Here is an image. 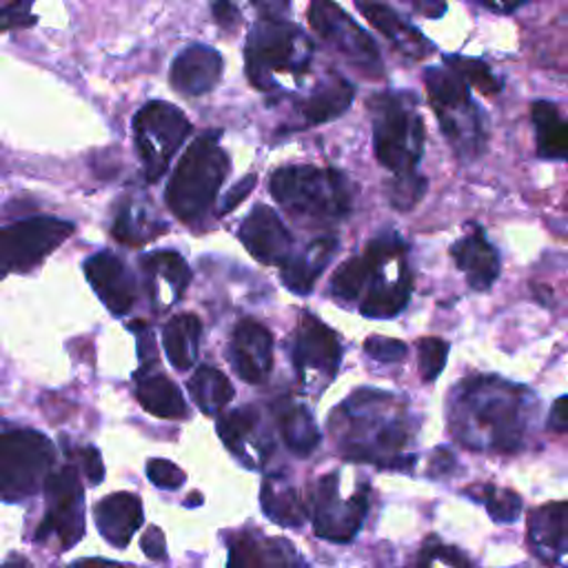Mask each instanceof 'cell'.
Instances as JSON below:
<instances>
[{
	"label": "cell",
	"mask_w": 568,
	"mask_h": 568,
	"mask_svg": "<svg viewBox=\"0 0 568 568\" xmlns=\"http://www.w3.org/2000/svg\"><path fill=\"white\" fill-rule=\"evenodd\" d=\"M449 418L469 449L513 453L526 429V393L495 378H473L457 389Z\"/></svg>",
	"instance_id": "1"
},
{
	"label": "cell",
	"mask_w": 568,
	"mask_h": 568,
	"mask_svg": "<svg viewBox=\"0 0 568 568\" xmlns=\"http://www.w3.org/2000/svg\"><path fill=\"white\" fill-rule=\"evenodd\" d=\"M332 431L345 457L356 462H376L380 466H398L402 449L411 440L409 411L393 396L360 389L345 400L334 413Z\"/></svg>",
	"instance_id": "2"
},
{
	"label": "cell",
	"mask_w": 568,
	"mask_h": 568,
	"mask_svg": "<svg viewBox=\"0 0 568 568\" xmlns=\"http://www.w3.org/2000/svg\"><path fill=\"white\" fill-rule=\"evenodd\" d=\"M220 132H207L189 145L165 191L171 213L196 227L209 215L218 191L231 169L229 156L218 145Z\"/></svg>",
	"instance_id": "3"
},
{
	"label": "cell",
	"mask_w": 568,
	"mask_h": 568,
	"mask_svg": "<svg viewBox=\"0 0 568 568\" xmlns=\"http://www.w3.org/2000/svg\"><path fill=\"white\" fill-rule=\"evenodd\" d=\"M271 196L298 220L332 224L349 215L354 187L345 173L312 165L284 167L271 178Z\"/></svg>",
	"instance_id": "4"
},
{
	"label": "cell",
	"mask_w": 568,
	"mask_h": 568,
	"mask_svg": "<svg viewBox=\"0 0 568 568\" xmlns=\"http://www.w3.org/2000/svg\"><path fill=\"white\" fill-rule=\"evenodd\" d=\"M314 45L294 23L282 17L262 19L246 41V78L260 92L280 87V76H305Z\"/></svg>",
	"instance_id": "5"
},
{
	"label": "cell",
	"mask_w": 568,
	"mask_h": 568,
	"mask_svg": "<svg viewBox=\"0 0 568 568\" xmlns=\"http://www.w3.org/2000/svg\"><path fill=\"white\" fill-rule=\"evenodd\" d=\"M374 114V143L380 165L400 176L416 173L427 134L422 116L404 96L380 94L369 101Z\"/></svg>",
	"instance_id": "6"
},
{
	"label": "cell",
	"mask_w": 568,
	"mask_h": 568,
	"mask_svg": "<svg viewBox=\"0 0 568 568\" xmlns=\"http://www.w3.org/2000/svg\"><path fill=\"white\" fill-rule=\"evenodd\" d=\"M54 462L56 449L39 431L17 429L0 435V499L23 502L41 493Z\"/></svg>",
	"instance_id": "7"
},
{
	"label": "cell",
	"mask_w": 568,
	"mask_h": 568,
	"mask_svg": "<svg viewBox=\"0 0 568 568\" xmlns=\"http://www.w3.org/2000/svg\"><path fill=\"white\" fill-rule=\"evenodd\" d=\"M424 85L442 132L457 154L464 158L477 156L484 145V125L471 101L469 85L451 67L427 70Z\"/></svg>",
	"instance_id": "8"
},
{
	"label": "cell",
	"mask_w": 568,
	"mask_h": 568,
	"mask_svg": "<svg viewBox=\"0 0 568 568\" xmlns=\"http://www.w3.org/2000/svg\"><path fill=\"white\" fill-rule=\"evenodd\" d=\"M407 246L391 233L367 244L365 260L369 266V280L362 292L360 314L367 318H393L398 316L411 298V275L407 266L391 275V266L404 262Z\"/></svg>",
	"instance_id": "9"
},
{
	"label": "cell",
	"mask_w": 568,
	"mask_h": 568,
	"mask_svg": "<svg viewBox=\"0 0 568 568\" xmlns=\"http://www.w3.org/2000/svg\"><path fill=\"white\" fill-rule=\"evenodd\" d=\"M191 136L189 118L165 101L147 103L134 118V140L145 178L156 182L169 169L180 145Z\"/></svg>",
	"instance_id": "10"
},
{
	"label": "cell",
	"mask_w": 568,
	"mask_h": 568,
	"mask_svg": "<svg viewBox=\"0 0 568 568\" xmlns=\"http://www.w3.org/2000/svg\"><path fill=\"white\" fill-rule=\"evenodd\" d=\"M48 513L34 535L39 544L50 537L61 541V550L74 548L85 535V491L74 464L54 471L45 482Z\"/></svg>",
	"instance_id": "11"
},
{
	"label": "cell",
	"mask_w": 568,
	"mask_h": 568,
	"mask_svg": "<svg viewBox=\"0 0 568 568\" xmlns=\"http://www.w3.org/2000/svg\"><path fill=\"white\" fill-rule=\"evenodd\" d=\"M72 233L74 224L59 218H30L8 224L0 229V269L32 271Z\"/></svg>",
	"instance_id": "12"
},
{
	"label": "cell",
	"mask_w": 568,
	"mask_h": 568,
	"mask_svg": "<svg viewBox=\"0 0 568 568\" xmlns=\"http://www.w3.org/2000/svg\"><path fill=\"white\" fill-rule=\"evenodd\" d=\"M309 23L343 59H347L367 78H382L385 65L378 45L360 30L338 6L312 3Z\"/></svg>",
	"instance_id": "13"
},
{
	"label": "cell",
	"mask_w": 568,
	"mask_h": 568,
	"mask_svg": "<svg viewBox=\"0 0 568 568\" xmlns=\"http://www.w3.org/2000/svg\"><path fill=\"white\" fill-rule=\"evenodd\" d=\"M292 360L305 387L325 389L338 374L343 347L338 334L312 314H303L294 334Z\"/></svg>",
	"instance_id": "14"
},
{
	"label": "cell",
	"mask_w": 568,
	"mask_h": 568,
	"mask_svg": "<svg viewBox=\"0 0 568 568\" xmlns=\"http://www.w3.org/2000/svg\"><path fill=\"white\" fill-rule=\"evenodd\" d=\"M369 511V488L362 486L349 499L340 497V477L338 473L325 475L314 491V526L316 535L347 544L351 541Z\"/></svg>",
	"instance_id": "15"
},
{
	"label": "cell",
	"mask_w": 568,
	"mask_h": 568,
	"mask_svg": "<svg viewBox=\"0 0 568 568\" xmlns=\"http://www.w3.org/2000/svg\"><path fill=\"white\" fill-rule=\"evenodd\" d=\"M240 240L246 251L262 264L284 266L294 257V235L280 215L264 204L253 207L240 227Z\"/></svg>",
	"instance_id": "16"
},
{
	"label": "cell",
	"mask_w": 568,
	"mask_h": 568,
	"mask_svg": "<svg viewBox=\"0 0 568 568\" xmlns=\"http://www.w3.org/2000/svg\"><path fill=\"white\" fill-rule=\"evenodd\" d=\"M85 275L103 305L114 314V316H125L134 309L136 298H138V287L132 271L127 264L109 253L101 251L92 255L85 262Z\"/></svg>",
	"instance_id": "17"
},
{
	"label": "cell",
	"mask_w": 568,
	"mask_h": 568,
	"mask_svg": "<svg viewBox=\"0 0 568 568\" xmlns=\"http://www.w3.org/2000/svg\"><path fill=\"white\" fill-rule=\"evenodd\" d=\"M140 269L145 273L147 294L156 314L167 312L178 303L191 280L189 264L176 251H154L140 257Z\"/></svg>",
	"instance_id": "18"
},
{
	"label": "cell",
	"mask_w": 568,
	"mask_h": 568,
	"mask_svg": "<svg viewBox=\"0 0 568 568\" xmlns=\"http://www.w3.org/2000/svg\"><path fill=\"white\" fill-rule=\"evenodd\" d=\"M229 360L235 374L249 382L260 385L273 369V338L266 327L255 320H242L233 329Z\"/></svg>",
	"instance_id": "19"
},
{
	"label": "cell",
	"mask_w": 568,
	"mask_h": 568,
	"mask_svg": "<svg viewBox=\"0 0 568 568\" xmlns=\"http://www.w3.org/2000/svg\"><path fill=\"white\" fill-rule=\"evenodd\" d=\"M222 76V59L207 45L185 50L171 65V85L185 96L211 92Z\"/></svg>",
	"instance_id": "20"
},
{
	"label": "cell",
	"mask_w": 568,
	"mask_h": 568,
	"mask_svg": "<svg viewBox=\"0 0 568 568\" xmlns=\"http://www.w3.org/2000/svg\"><path fill=\"white\" fill-rule=\"evenodd\" d=\"M94 519L101 535L116 548H127L134 533L143 526V502L134 493H114L101 499L94 508Z\"/></svg>",
	"instance_id": "21"
},
{
	"label": "cell",
	"mask_w": 568,
	"mask_h": 568,
	"mask_svg": "<svg viewBox=\"0 0 568 568\" xmlns=\"http://www.w3.org/2000/svg\"><path fill=\"white\" fill-rule=\"evenodd\" d=\"M451 255L455 257L460 271H464L466 282L475 292L491 290V284L499 275V255L493 244L486 240L482 229L464 235L460 242L453 244Z\"/></svg>",
	"instance_id": "22"
},
{
	"label": "cell",
	"mask_w": 568,
	"mask_h": 568,
	"mask_svg": "<svg viewBox=\"0 0 568 568\" xmlns=\"http://www.w3.org/2000/svg\"><path fill=\"white\" fill-rule=\"evenodd\" d=\"M528 541L533 553L546 561L557 564L566 553V504L553 502L535 508L528 515Z\"/></svg>",
	"instance_id": "23"
},
{
	"label": "cell",
	"mask_w": 568,
	"mask_h": 568,
	"mask_svg": "<svg viewBox=\"0 0 568 568\" xmlns=\"http://www.w3.org/2000/svg\"><path fill=\"white\" fill-rule=\"evenodd\" d=\"M358 10L402 54H407L411 59H427L435 50L433 43H429L413 25L404 23L391 8L378 6V3H358Z\"/></svg>",
	"instance_id": "24"
},
{
	"label": "cell",
	"mask_w": 568,
	"mask_h": 568,
	"mask_svg": "<svg viewBox=\"0 0 568 568\" xmlns=\"http://www.w3.org/2000/svg\"><path fill=\"white\" fill-rule=\"evenodd\" d=\"M136 382L138 402L147 413L165 420H185L189 416L182 393L162 371H138Z\"/></svg>",
	"instance_id": "25"
},
{
	"label": "cell",
	"mask_w": 568,
	"mask_h": 568,
	"mask_svg": "<svg viewBox=\"0 0 568 568\" xmlns=\"http://www.w3.org/2000/svg\"><path fill=\"white\" fill-rule=\"evenodd\" d=\"M336 249H338L336 238H320L312 242L301 255H294L287 264L282 266V282L287 284L294 294L307 296L314 290L318 275L332 262Z\"/></svg>",
	"instance_id": "26"
},
{
	"label": "cell",
	"mask_w": 568,
	"mask_h": 568,
	"mask_svg": "<svg viewBox=\"0 0 568 568\" xmlns=\"http://www.w3.org/2000/svg\"><path fill=\"white\" fill-rule=\"evenodd\" d=\"M354 85L340 74H329L309 98L301 103V114L309 125H323L345 114L354 101Z\"/></svg>",
	"instance_id": "27"
},
{
	"label": "cell",
	"mask_w": 568,
	"mask_h": 568,
	"mask_svg": "<svg viewBox=\"0 0 568 568\" xmlns=\"http://www.w3.org/2000/svg\"><path fill=\"white\" fill-rule=\"evenodd\" d=\"M280 435L287 449L301 457L312 455L320 444V431L307 407L294 402H280L275 407Z\"/></svg>",
	"instance_id": "28"
},
{
	"label": "cell",
	"mask_w": 568,
	"mask_h": 568,
	"mask_svg": "<svg viewBox=\"0 0 568 568\" xmlns=\"http://www.w3.org/2000/svg\"><path fill=\"white\" fill-rule=\"evenodd\" d=\"M202 323L193 314H180L171 318L162 329V347L169 362L178 371H189L196 365L200 351Z\"/></svg>",
	"instance_id": "29"
},
{
	"label": "cell",
	"mask_w": 568,
	"mask_h": 568,
	"mask_svg": "<svg viewBox=\"0 0 568 568\" xmlns=\"http://www.w3.org/2000/svg\"><path fill=\"white\" fill-rule=\"evenodd\" d=\"M530 118L537 134V154L548 160H566L568 156V127L557 105L537 101L530 105Z\"/></svg>",
	"instance_id": "30"
},
{
	"label": "cell",
	"mask_w": 568,
	"mask_h": 568,
	"mask_svg": "<svg viewBox=\"0 0 568 568\" xmlns=\"http://www.w3.org/2000/svg\"><path fill=\"white\" fill-rule=\"evenodd\" d=\"M260 429V411L255 407H240L218 418V435L227 444L229 451H233L238 457L244 460V464L251 466L249 460V446H257L255 433Z\"/></svg>",
	"instance_id": "31"
},
{
	"label": "cell",
	"mask_w": 568,
	"mask_h": 568,
	"mask_svg": "<svg viewBox=\"0 0 568 568\" xmlns=\"http://www.w3.org/2000/svg\"><path fill=\"white\" fill-rule=\"evenodd\" d=\"M187 389L196 407L204 416H213L222 411L233 400V385L229 382V378L222 371L207 365L196 369V374L187 382Z\"/></svg>",
	"instance_id": "32"
},
{
	"label": "cell",
	"mask_w": 568,
	"mask_h": 568,
	"mask_svg": "<svg viewBox=\"0 0 568 568\" xmlns=\"http://www.w3.org/2000/svg\"><path fill=\"white\" fill-rule=\"evenodd\" d=\"M262 511L282 526H301L307 517V508L296 488L273 477L262 484Z\"/></svg>",
	"instance_id": "33"
},
{
	"label": "cell",
	"mask_w": 568,
	"mask_h": 568,
	"mask_svg": "<svg viewBox=\"0 0 568 568\" xmlns=\"http://www.w3.org/2000/svg\"><path fill=\"white\" fill-rule=\"evenodd\" d=\"M165 224H158L151 220V215L136 202H125V207L118 211L116 222H114V238L132 244V246H143L149 240H154L162 231Z\"/></svg>",
	"instance_id": "34"
},
{
	"label": "cell",
	"mask_w": 568,
	"mask_h": 568,
	"mask_svg": "<svg viewBox=\"0 0 568 568\" xmlns=\"http://www.w3.org/2000/svg\"><path fill=\"white\" fill-rule=\"evenodd\" d=\"M369 280V266L362 255L347 260L332 280V294L340 301H356L362 296Z\"/></svg>",
	"instance_id": "35"
},
{
	"label": "cell",
	"mask_w": 568,
	"mask_h": 568,
	"mask_svg": "<svg viewBox=\"0 0 568 568\" xmlns=\"http://www.w3.org/2000/svg\"><path fill=\"white\" fill-rule=\"evenodd\" d=\"M475 499H482L486 504L488 515L499 524L515 522L522 513V497L511 488L480 486V493Z\"/></svg>",
	"instance_id": "36"
},
{
	"label": "cell",
	"mask_w": 568,
	"mask_h": 568,
	"mask_svg": "<svg viewBox=\"0 0 568 568\" xmlns=\"http://www.w3.org/2000/svg\"><path fill=\"white\" fill-rule=\"evenodd\" d=\"M260 568H309L290 539L271 537L260 541Z\"/></svg>",
	"instance_id": "37"
},
{
	"label": "cell",
	"mask_w": 568,
	"mask_h": 568,
	"mask_svg": "<svg viewBox=\"0 0 568 568\" xmlns=\"http://www.w3.org/2000/svg\"><path fill=\"white\" fill-rule=\"evenodd\" d=\"M446 67H451L466 85H473L475 90H482L484 94H497L499 92L497 78L491 74V70L482 61L451 56V59H446Z\"/></svg>",
	"instance_id": "38"
},
{
	"label": "cell",
	"mask_w": 568,
	"mask_h": 568,
	"mask_svg": "<svg viewBox=\"0 0 568 568\" xmlns=\"http://www.w3.org/2000/svg\"><path fill=\"white\" fill-rule=\"evenodd\" d=\"M446 356H449V343L440 340V338H422L418 343V367L424 380H435L444 365H446Z\"/></svg>",
	"instance_id": "39"
},
{
	"label": "cell",
	"mask_w": 568,
	"mask_h": 568,
	"mask_svg": "<svg viewBox=\"0 0 568 568\" xmlns=\"http://www.w3.org/2000/svg\"><path fill=\"white\" fill-rule=\"evenodd\" d=\"M427 191V180L418 173H411V176H400V178H393V185L389 189V200L396 209H413L422 193Z\"/></svg>",
	"instance_id": "40"
},
{
	"label": "cell",
	"mask_w": 568,
	"mask_h": 568,
	"mask_svg": "<svg viewBox=\"0 0 568 568\" xmlns=\"http://www.w3.org/2000/svg\"><path fill=\"white\" fill-rule=\"evenodd\" d=\"M227 568H260V541L251 533H235L229 537Z\"/></svg>",
	"instance_id": "41"
},
{
	"label": "cell",
	"mask_w": 568,
	"mask_h": 568,
	"mask_svg": "<svg viewBox=\"0 0 568 568\" xmlns=\"http://www.w3.org/2000/svg\"><path fill=\"white\" fill-rule=\"evenodd\" d=\"M365 351L385 365L402 362L407 358V345L396 338H382V336H369L365 340Z\"/></svg>",
	"instance_id": "42"
},
{
	"label": "cell",
	"mask_w": 568,
	"mask_h": 568,
	"mask_svg": "<svg viewBox=\"0 0 568 568\" xmlns=\"http://www.w3.org/2000/svg\"><path fill=\"white\" fill-rule=\"evenodd\" d=\"M147 477L165 491H173L178 486L185 484V471L178 469L173 462L169 460H149L147 464Z\"/></svg>",
	"instance_id": "43"
},
{
	"label": "cell",
	"mask_w": 568,
	"mask_h": 568,
	"mask_svg": "<svg viewBox=\"0 0 568 568\" xmlns=\"http://www.w3.org/2000/svg\"><path fill=\"white\" fill-rule=\"evenodd\" d=\"M36 17L32 14V3H14L0 8V32H17L36 25Z\"/></svg>",
	"instance_id": "44"
},
{
	"label": "cell",
	"mask_w": 568,
	"mask_h": 568,
	"mask_svg": "<svg viewBox=\"0 0 568 568\" xmlns=\"http://www.w3.org/2000/svg\"><path fill=\"white\" fill-rule=\"evenodd\" d=\"M78 460H81V466H83V473L87 475L90 484H101L103 477H105V466H103V457L98 453V449L94 446H85L78 451Z\"/></svg>",
	"instance_id": "45"
},
{
	"label": "cell",
	"mask_w": 568,
	"mask_h": 568,
	"mask_svg": "<svg viewBox=\"0 0 568 568\" xmlns=\"http://www.w3.org/2000/svg\"><path fill=\"white\" fill-rule=\"evenodd\" d=\"M145 555L149 559H165L167 557V541H165V533L158 526H149L143 535L140 541Z\"/></svg>",
	"instance_id": "46"
},
{
	"label": "cell",
	"mask_w": 568,
	"mask_h": 568,
	"mask_svg": "<svg viewBox=\"0 0 568 568\" xmlns=\"http://www.w3.org/2000/svg\"><path fill=\"white\" fill-rule=\"evenodd\" d=\"M255 182H257V178H255V173H249V176H244L229 193H227V198H224V204H222V213H227V211H231V209H235L253 189H255Z\"/></svg>",
	"instance_id": "47"
},
{
	"label": "cell",
	"mask_w": 568,
	"mask_h": 568,
	"mask_svg": "<svg viewBox=\"0 0 568 568\" xmlns=\"http://www.w3.org/2000/svg\"><path fill=\"white\" fill-rule=\"evenodd\" d=\"M213 17H215V23L227 32H235L240 25V14L233 6H227V3L213 6Z\"/></svg>",
	"instance_id": "48"
},
{
	"label": "cell",
	"mask_w": 568,
	"mask_h": 568,
	"mask_svg": "<svg viewBox=\"0 0 568 568\" xmlns=\"http://www.w3.org/2000/svg\"><path fill=\"white\" fill-rule=\"evenodd\" d=\"M566 398L561 396L557 402H555V407L550 409V418H548V424L555 429V431H559V433H564L566 431V427H568V420H566Z\"/></svg>",
	"instance_id": "49"
},
{
	"label": "cell",
	"mask_w": 568,
	"mask_h": 568,
	"mask_svg": "<svg viewBox=\"0 0 568 568\" xmlns=\"http://www.w3.org/2000/svg\"><path fill=\"white\" fill-rule=\"evenodd\" d=\"M418 12H422L427 19H440L446 12L444 3H413Z\"/></svg>",
	"instance_id": "50"
},
{
	"label": "cell",
	"mask_w": 568,
	"mask_h": 568,
	"mask_svg": "<svg viewBox=\"0 0 568 568\" xmlns=\"http://www.w3.org/2000/svg\"><path fill=\"white\" fill-rule=\"evenodd\" d=\"M70 568H125L116 561H107V559H81L76 564H72Z\"/></svg>",
	"instance_id": "51"
},
{
	"label": "cell",
	"mask_w": 568,
	"mask_h": 568,
	"mask_svg": "<svg viewBox=\"0 0 568 568\" xmlns=\"http://www.w3.org/2000/svg\"><path fill=\"white\" fill-rule=\"evenodd\" d=\"M484 8L486 10H491V12H499V14H511V12H515L517 8H519V3H515V6H493V3H484Z\"/></svg>",
	"instance_id": "52"
},
{
	"label": "cell",
	"mask_w": 568,
	"mask_h": 568,
	"mask_svg": "<svg viewBox=\"0 0 568 568\" xmlns=\"http://www.w3.org/2000/svg\"><path fill=\"white\" fill-rule=\"evenodd\" d=\"M0 568H32L23 557H19V555H14L12 559H8L3 566H0Z\"/></svg>",
	"instance_id": "53"
}]
</instances>
